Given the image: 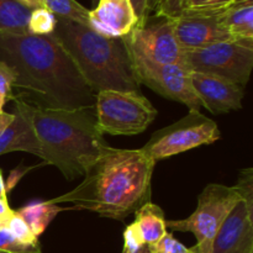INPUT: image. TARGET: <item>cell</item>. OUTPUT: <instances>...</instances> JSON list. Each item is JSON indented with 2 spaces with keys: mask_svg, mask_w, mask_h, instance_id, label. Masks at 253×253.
<instances>
[{
  "mask_svg": "<svg viewBox=\"0 0 253 253\" xmlns=\"http://www.w3.org/2000/svg\"><path fill=\"white\" fill-rule=\"evenodd\" d=\"M0 251L6 253H41L39 245H26L17 241L6 227L0 229Z\"/></svg>",
  "mask_w": 253,
  "mask_h": 253,
  "instance_id": "24",
  "label": "cell"
},
{
  "mask_svg": "<svg viewBox=\"0 0 253 253\" xmlns=\"http://www.w3.org/2000/svg\"><path fill=\"white\" fill-rule=\"evenodd\" d=\"M136 220L132 226L143 245L150 246L157 242L167 232L165 212L158 205L147 203L135 212Z\"/></svg>",
  "mask_w": 253,
  "mask_h": 253,
  "instance_id": "17",
  "label": "cell"
},
{
  "mask_svg": "<svg viewBox=\"0 0 253 253\" xmlns=\"http://www.w3.org/2000/svg\"><path fill=\"white\" fill-rule=\"evenodd\" d=\"M162 0H147V16H152L161 5Z\"/></svg>",
  "mask_w": 253,
  "mask_h": 253,
  "instance_id": "33",
  "label": "cell"
},
{
  "mask_svg": "<svg viewBox=\"0 0 253 253\" xmlns=\"http://www.w3.org/2000/svg\"><path fill=\"white\" fill-rule=\"evenodd\" d=\"M240 199V193L235 187L211 183L200 193L197 209L190 216L168 220L166 225L173 231L194 234L197 245L190 249L194 253H210L220 226Z\"/></svg>",
  "mask_w": 253,
  "mask_h": 253,
  "instance_id": "5",
  "label": "cell"
},
{
  "mask_svg": "<svg viewBox=\"0 0 253 253\" xmlns=\"http://www.w3.org/2000/svg\"><path fill=\"white\" fill-rule=\"evenodd\" d=\"M130 4L135 11L138 22L137 25L142 24L147 19V0H130Z\"/></svg>",
  "mask_w": 253,
  "mask_h": 253,
  "instance_id": "29",
  "label": "cell"
},
{
  "mask_svg": "<svg viewBox=\"0 0 253 253\" xmlns=\"http://www.w3.org/2000/svg\"><path fill=\"white\" fill-rule=\"evenodd\" d=\"M12 100L32 124L46 152L44 162L58 168L68 180L84 175L109 146L96 125L94 106L53 109L32 105L17 95Z\"/></svg>",
  "mask_w": 253,
  "mask_h": 253,
  "instance_id": "3",
  "label": "cell"
},
{
  "mask_svg": "<svg viewBox=\"0 0 253 253\" xmlns=\"http://www.w3.org/2000/svg\"><path fill=\"white\" fill-rule=\"evenodd\" d=\"M6 226V225H5V222H2V221H0V229H4V227Z\"/></svg>",
  "mask_w": 253,
  "mask_h": 253,
  "instance_id": "36",
  "label": "cell"
},
{
  "mask_svg": "<svg viewBox=\"0 0 253 253\" xmlns=\"http://www.w3.org/2000/svg\"><path fill=\"white\" fill-rule=\"evenodd\" d=\"M192 72L214 74L244 86L251 77L253 47L236 41L219 42L204 48L183 52Z\"/></svg>",
  "mask_w": 253,
  "mask_h": 253,
  "instance_id": "8",
  "label": "cell"
},
{
  "mask_svg": "<svg viewBox=\"0 0 253 253\" xmlns=\"http://www.w3.org/2000/svg\"><path fill=\"white\" fill-rule=\"evenodd\" d=\"M14 81L15 77L11 69L0 62V113L4 111L2 108L5 104L14 99Z\"/></svg>",
  "mask_w": 253,
  "mask_h": 253,
  "instance_id": "26",
  "label": "cell"
},
{
  "mask_svg": "<svg viewBox=\"0 0 253 253\" xmlns=\"http://www.w3.org/2000/svg\"><path fill=\"white\" fill-rule=\"evenodd\" d=\"M0 200H7L6 188H5V183H4V178H2L1 169H0Z\"/></svg>",
  "mask_w": 253,
  "mask_h": 253,
  "instance_id": "34",
  "label": "cell"
},
{
  "mask_svg": "<svg viewBox=\"0 0 253 253\" xmlns=\"http://www.w3.org/2000/svg\"><path fill=\"white\" fill-rule=\"evenodd\" d=\"M94 108L96 125L103 135H137L157 116V110L141 91H99L95 94Z\"/></svg>",
  "mask_w": 253,
  "mask_h": 253,
  "instance_id": "6",
  "label": "cell"
},
{
  "mask_svg": "<svg viewBox=\"0 0 253 253\" xmlns=\"http://www.w3.org/2000/svg\"><path fill=\"white\" fill-rule=\"evenodd\" d=\"M142 246H146L138 239L132 224L128 225L124 231V249L123 253H136Z\"/></svg>",
  "mask_w": 253,
  "mask_h": 253,
  "instance_id": "28",
  "label": "cell"
},
{
  "mask_svg": "<svg viewBox=\"0 0 253 253\" xmlns=\"http://www.w3.org/2000/svg\"><path fill=\"white\" fill-rule=\"evenodd\" d=\"M210 253H253V203H236L220 226Z\"/></svg>",
  "mask_w": 253,
  "mask_h": 253,
  "instance_id": "11",
  "label": "cell"
},
{
  "mask_svg": "<svg viewBox=\"0 0 253 253\" xmlns=\"http://www.w3.org/2000/svg\"><path fill=\"white\" fill-rule=\"evenodd\" d=\"M156 162L141 148L124 150L106 146L84 172V179L68 193L48 200L72 204L101 217L125 220L151 202V182Z\"/></svg>",
  "mask_w": 253,
  "mask_h": 253,
  "instance_id": "2",
  "label": "cell"
},
{
  "mask_svg": "<svg viewBox=\"0 0 253 253\" xmlns=\"http://www.w3.org/2000/svg\"><path fill=\"white\" fill-rule=\"evenodd\" d=\"M235 0H187L183 14L202 16H221Z\"/></svg>",
  "mask_w": 253,
  "mask_h": 253,
  "instance_id": "21",
  "label": "cell"
},
{
  "mask_svg": "<svg viewBox=\"0 0 253 253\" xmlns=\"http://www.w3.org/2000/svg\"><path fill=\"white\" fill-rule=\"evenodd\" d=\"M190 251H192V250H190ZM192 253H194V252H193V251H192Z\"/></svg>",
  "mask_w": 253,
  "mask_h": 253,
  "instance_id": "38",
  "label": "cell"
},
{
  "mask_svg": "<svg viewBox=\"0 0 253 253\" xmlns=\"http://www.w3.org/2000/svg\"><path fill=\"white\" fill-rule=\"evenodd\" d=\"M221 136L217 124L200 111L189 113L177 123L156 131L141 150L156 163L204 145Z\"/></svg>",
  "mask_w": 253,
  "mask_h": 253,
  "instance_id": "7",
  "label": "cell"
},
{
  "mask_svg": "<svg viewBox=\"0 0 253 253\" xmlns=\"http://www.w3.org/2000/svg\"><path fill=\"white\" fill-rule=\"evenodd\" d=\"M150 253H192L190 249L174 239L172 234L166 232L157 242L148 246Z\"/></svg>",
  "mask_w": 253,
  "mask_h": 253,
  "instance_id": "25",
  "label": "cell"
},
{
  "mask_svg": "<svg viewBox=\"0 0 253 253\" xmlns=\"http://www.w3.org/2000/svg\"><path fill=\"white\" fill-rule=\"evenodd\" d=\"M12 212H14V210L10 209L7 200H0V221L5 222V225H6V221L11 216Z\"/></svg>",
  "mask_w": 253,
  "mask_h": 253,
  "instance_id": "30",
  "label": "cell"
},
{
  "mask_svg": "<svg viewBox=\"0 0 253 253\" xmlns=\"http://www.w3.org/2000/svg\"><path fill=\"white\" fill-rule=\"evenodd\" d=\"M14 151H24L46 161V152L24 111L15 106L14 119L0 136V156Z\"/></svg>",
  "mask_w": 253,
  "mask_h": 253,
  "instance_id": "15",
  "label": "cell"
},
{
  "mask_svg": "<svg viewBox=\"0 0 253 253\" xmlns=\"http://www.w3.org/2000/svg\"><path fill=\"white\" fill-rule=\"evenodd\" d=\"M5 227L17 241L26 245H39V239L32 234L30 227L27 226L24 219L17 214V211L12 212V215L6 221V226Z\"/></svg>",
  "mask_w": 253,
  "mask_h": 253,
  "instance_id": "23",
  "label": "cell"
},
{
  "mask_svg": "<svg viewBox=\"0 0 253 253\" xmlns=\"http://www.w3.org/2000/svg\"><path fill=\"white\" fill-rule=\"evenodd\" d=\"M137 22L130 0H98L95 9L89 12V27L111 39L127 36Z\"/></svg>",
  "mask_w": 253,
  "mask_h": 253,
  "instance_id": "14",
  "label": "cell"
},
{
  "mask_svg": "<svg viewBox=\"0 0 253 253\" xmlns=\"http://www.w3.org/2000/svg\"><path fill=\"white\" fill-rule=\"evenodd\" d=\"M131 56L138 83L145 84L160 95L200 111L202 104L192 83V71L182 64H160L141 57Z\"/></svg>",
  "mask_w": 253,
  "mask_h": 253,
  "instance_id": "10",
  "label": "cell"
},
{
  "mask_svg": "<svg viewBox=\"0 0 253 253\" xmlns=\"http://www.w3.org/2000/svg\"><path fill=\"white\" fill-rule=\"evenodd\" d=\"M43 1L46 9H48L56 17L89 26L90 10L84 7L76 0H43Z\"/></svg>",
  "mask_w": 253,
  "mask_h": 253,
  "instance_id": "20",
  "label": "cell"
},
{
  "mask_svg": "<svg viewBox=\"0 0 253 253\" xmlns=\"http://www.w3.org/2000/svg\"><path fill=\"white\" fill-rule=\"evenodd\" d=\"M175 40L183 52L204 48L219 42L232 41L220 16L182 14L172 19Z\"/></svg>",
  "mask_w": 253,
  "mask_h": 253,
  "instance_id": "12",
  "label": "cell"
},
{
  "mask_svg": "<svg viewBox=\"0 0 253 253\" xmlns=\"http://www.w3.org/2000/svg\"><path fill=\"white\" fill-rule=\"evenodd\" d=\"M57 17L46 7L31 10L27 21V34L46 36L51 35L56 29Z\"/></svg>",
  "mask_w": 253,
  "mask_h": 253,
  "instance_id": "22",
  "label": "cell"
},
{
  "mask_svg": "<svg viewBox=\"0 0 253 253\" xmlns=\"http://www.w3.org/2000/svg\"><path fill=\"white\" fill-rule=\"evenodd\" d=\"M0 253H6V252H2V251H0Z\"/></svg>",
  "mask_w": 253,
  "mask_h": 253,
  "instance_id": "37",
  "label": "cell"
},
{
  "mask_svg": "<svg viewBox=\"0 0 253 253\" xmlns=\"http://www.w3.org/2000/svg\"><path fill=\"white\" fill-rule=\"evenodd\" d=\"M0 62L15 77L17 96L41 108L77 109L95 105L76 64L53 35L0 32Z\"/></svg>",
  "mask_w": 253,
  "mask_h": 253,
  "instance_id": "1",
  "label": "cell"
},
{
  "mask_svg": "<svg viewBox=\"0 0 253 253\" xmlns=\"http://www.w3.org/2000/svg\"><path fill=\"white\" fill-rule=\"evenodd\" d=\"M16 2H19L20 5L25 6L29 10H35L39 9V7H46L44 6L43 0H15Z\"/></svg>",
  "mask_w": 253,
  "mask_h": 253,
  "instance_id": "31",
  "label": "cell"
},
{
  "mask_svg": "<svg viewBox=\"0 0 253 253\" xmlns=\"http://www.w3.org/2000/svg\"><path fill=\"white\" fill-rule=\"evenodd\" d=\"M220 19L232 41L253 47V0H235Z\"/></svg>",
  "mask_w": 253,
  "mask_h": 253,
  "instance_id": "16",
  "label": "cell"
},
{
  "mask_svg": "<svg viewBox=\"0 0 253 253\" xmlns=\"http://www.w3.org/2000/svg\"><path fill=\"white\" fill-rule=\"evenodd\" d=\"M185 4H187V0H162V2L153 15L168 17V19H175L183 14Z\"/></svg>",
  "mask_w": 253,
  "mask_h": 253,
  "instance_id": "27",
  "label": "cell"
},
{
  "mask_svg": "<svg viewBox=\"0 0 253 253\" xmlns=\"http://www.w3.org/2000/svg\"><path fill=\"white\" fill-rule=\"evenodd\" d=\"M94 93L141 91L124 39H111L89 26L57 17L52 32Z\"/></svg>",
  "mask_w": 253,
  "mask_h": 253,
  "instance_id": "4",
  "label": "cell"
},
{
  "mask_svg": "<svg viewBox=\"0 0 253 253\" xmlns=\"http://www.w3.org/2000/svg\"><path fill=\"white\" fill-rule=\"evenodd\" d=\"M192 83L202 106L211 114H224L242 108L244 86L214 74L192 72Z\"/></svg>",
  "mask_w": 253,
  "mask_h": 253,
  "instance_id": "13",
  "label": "cell"
},
{
  "mask_svg": "<svg viewBox=\"0 0 253 253\" xmlns=\"http://www.w3.org/2000/svg\"><path fill=\"white\" fill-rule=\"evenodd\" d=\"M136 253H150V250H148V246H142Z\"/></svg>",
  "mask_w": 253,
  "mask_h": 253,
  "instance_id": "35",
  "label": "cell"
},
{
  "mask_svg": "<svg viewBox=\"0 0 253 253\" xmlns=\"http://www.w3.org/2000/svg\"><path fill=\"white\" fill-rule=\"evenodd\" d=\"M63 210V208L59 205L51 204L47 200V202H35L25 205L24 208L17 210V214L24 219L32 234L39 239L40 235L47 229L49 222L57 216L58 212Z\"/></svg>",
  "mask_w": 253,
  "mask_h": 253,
  "instance_id": "18",
  "label": "cell"
},
{
  "mask_svg": "<svg viewBox=\"0 0 253 253\" xmlns=\"http://www.w3.org/2000/svg\"><path fill=\"white\" fill-rule=\"evenodd\" d=\"M123 39L132 56L160 64L185 66L184 53L175 40L172 19L148 16Z\"/></svg>",
  "mask_w": 253,
  "mask_h": 253,
  "instance_id": "9",
  "label": "cell"
},
{
  "mask_svg": "<svg viewBox=\"0 0 253 253\" xmlns=\"http://www.w3.org/2000/svg\"><path fill=\"white\" fill-rule=\"evenodd\" d=\"M30 12L15 0H0V32L27 34Z\"/></svg>",
  "mask_w": 253,
  "mask_h": 253,
  "instance_id": "19",
  "label": "cell"
},
{
  "mask_svg": "<svg viewBox=\"0 0 253 253\" xmlns=\"http://www.w3.org/2000/svg\"><path fill=\"white\" fill-rule=\"evenodd\" d=\"M12 119H14V114L5 113V111H1V113H0V136L2 135L5 128L10 125Z\"/></svg>",
  "mask_w": 253,
  "mask_h": 253,
  "instance_id": "32",
  "label": "cell"
}]
</instances>
